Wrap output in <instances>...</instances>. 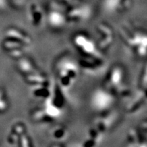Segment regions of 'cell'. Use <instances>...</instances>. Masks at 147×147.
<instances>
[{
  "label": "cell",
  "instance_id": "obj_18",
  "mask_svg": "<svg viewBox=\"0 0 147 147\" xmlns=\"http://www.w3.org/2000/svg\"><path fill=\"white\" fill-rule=\"evenodd\" d=\"M7 0H0V10L1 9H4L7 5Z\"/></svg>",
  "mask_w": 147,
  "mask_h": 147
},
{
  "label": "cell",
  "instance_id": "obj_15",
  "mask_svg": "<svg viewBox=\"0 0 147 147\" xmlns=\"http://www.w3.org/2000/svg\"><path fill=\"white\" fill-rule=\"evenodd\" d=\"M132 0H120V8H119V12L120 11L126 10L131 6Z\"/></svg>",
  "mask_w": 147,
  "mask_h": 147
},
{
  "label": "cell",
  "instance_id": "obj_8",
  "mask_svg": "<svg viewBox=\"0 0 147 147\" xmlns=\"http://www.w3.org/2000/svg\"><path fill=\"white\" fill-rule=\"evenodd\" d=\"M5 36L10 40H14L23 44L25 46H27L32 43V39L28 35L23 32L18 30L15 28H10L5 32Z\"/></svg>",
  "mask_w": 147,
  "mask_h": 147
},
{
  "label": "cell",
  "instance_id": "obj_2",
  "mask_svg": "<svg viewBox=\"0 0 147 147\" xmlns=\"http://www.w3.org/2000/svg\"><path fill=\"white\" fill-rule=\"evenodd\" d=\"M74 42L76 47L84 54L91 56V57L100 58V53L97 51L94 43L87 36L84 34L76 35L74 37Z\"/></svg>",
  "mask_w": 147,
  "mask_h": 147
},
{
  "label": "cell",
  "instance_id": "obj_4",
  "mask_svg": "<svg viewBox=\"0 0 147 147\" xmlns=\"http://www.w3.org/2000/svg\"><path fill=\"white\" fill-rule=\"evenodd\" d=\"M91 12L87 5H71L65 12V16L67 21L80 22L87 19Z\"/></svg>",
  "mask_w": 147,
  "mask_h": 147
},
{
  "label": "cell",
  "instance_id": "obj_17",
  "mask_svg": "<svg viewBox=\"0 0 147 147\" xmlns=\"http://www.w3.org/2000/svg\"><path fill=\"white\" fill-rule=\"evenodd\" d=\"M10 1L16 6H18V5H23L25 3V0H10Z\"/></svg>",
  "mask_w": 147,
  "mask_h": 147
},
{
  "label": "cell",
  "instance_id": "obj_5",
  "mask_svg": "<svg viewBox=\"0 0 147 147\" xmlns=\"http://www.w3.org/2000/svg\"><path fill=\"white\" fill-rule=\"evenodd\" d=\"M61 7L56 5L49 11L47 14V21L49 25L53 28H61L67 23L65 13L61 10Z\"/></svg>",
  "mask_w": 147,
  "mask_h": 147
},
{
  "label": "cell",
  "instance_id": "obj_11",
  "mask_svg": "<svg viewBox=\"0 0 147 147\" xmlns=\"http://www.w3.org/2000/svg\"><path fill=\"white\" fill-rule=\"evenodd\" d=\"M18 68L22 73L25 74H30L36 72V69L34 66L31 63L28 59H22L18 61Z\"/></svg>",
  "mask_w": 147,
  "mask_h": 147
},
{
  "label": "cell",
  "instance_id": "obj_3",
  "mask_svg": "<svg viewBox=\"0 0 147 147\" xmlns=\"http://www.w3.org/2000/svg\"><path fill=\"white\" fill-rule=\"evenodd\" d=\"M123 70L120 66H115L110 69L106 78L105 86L108 89L119 91L122 89Z\"/></svg>",
  "mask_w": 147,
  "mask_h": 147
},
{
  "label": "cell",
  "instance_id": "obj_10",
  "mask_svg": "<svg viewBox=\"0 0 147 147\" xmlns=\"http://www.w3.org/2000/svg\"><path fill=\"white\" fill-rule=\"evenodd\" d=\"M26 80L29 83L34 84V85H45L47 86L48 80L46 77L41 74L35 72L27 74L26 76Z\"/></svg>",
  "mask_w": 147,
  "mask_h": 147
},
{
  "label": "cell",
  "instance_id": "obj_13",
  "mask_svg": "<svg viewBox=\"0 0 147 147\" xmlns=\"http://www.w3.org/2000/svg\"><path fill=\"white\" fill-rule=\"evenodd\" d=\"M146 96H145V91H141L138 93V95H137V96L134 98L133 102H131V104H130L127 107V110L129 112H134L136 110H137L140 106L142 104L144 100H145Z\"/></svg>",
  "mask_w": 147,
  "mask_h": 147
},
{
  "label": "cell",
  "instance_id": "obj_14",
  "mask_svg": "<svg viewBox=\"0 0 147 147\" xmlns=\"http://www.w3.org/2000/svg\"><path fill=\"white\" fill-rule=\"evenodd\" d=\"M38 87L33 90V93L36 97H49V89L47 88V86L45 85H37Z\"/></svg>",
  "mask_w": 147,
  "mask_h": 147
},
{
  "label": "cell",
  "instance_id": "obj_12",
  "mask_svg": "<svg viewBox=\"0 0 147 147\" xmlns=\"http://www.w3.org/2000/svg\"><path fill=\"white\" fill-rule=\"evenodd\" d=\"M103 8L108 13H114L117 11L119 12L120 0H104Z\"/></svg>",
  "mask_w": 147,
  "mask_h": 147
},
{
  "label": "cell",
  "instance_id": "obj_9",
  "mask_svg": "<svg viewBox=\"0 0 147 147\" xmlns=\"http://www.w3.org/2000/svg\"><path fill=\"white\" fill-rule=\"evenodd\" d=\"M29 18L33 25L39 26L41 25L44 19V11L40 5L32 3L30 5L28 11Z\"/></svg>",
  "mask_w": 147,
  "mask_h": 147
},
{
  "label": "cell",
  "instance_id": "obj_6",
  "mask_svg": "<svg viewBox=\"0 0 147 147\" xmlns=\"http://www.w3.org/2000/svg\"><path fill=\"white\" fill-rule=\"evenodd\" d=\"M59 76H66L75 82L78 74V67L74 62L66 59L59 65Z\"/></svg>",
  "mask_w": 147,
  "mask_h": 147
},
{
  "label": "cell",
  "instance_id": "obj_7",
  "mask_svg": "<svg viewBox=\"0 0 147 147\" xmlns=\"http://www.w3.org/2000/svg\"><path fill=\"white\" fill-rule=\"evenodd\" d=\"M97 31L100 32L102 39L100 42V47L106 49L111 45L113 40V32L112 29L105 24H100L97 27Z\"/></svg>",
  "mask_w": 147,
  "mask_h": 147
},
{
  "label": "cell",
  "instance_id": "obj_16",
  "mask_svg": "<svg viewBox=\"0 0 147 147\" xmlns=\"http://www.w3.org/2000/svg\"><path fill=\"white\" fill-rule=\"evenodd\" d=\"M66 133H67L66 130L64 128L61 127H59L55 128L54 131H53V135H54V136L57 137V138L59 137V135H60L59 138L63 137V136L66 135Z\"/></svg>",
  "mask_w": 147,
  "mask_h": 147
},
{
  "label": "cell",
  "instance_id": "obj_1",
  "mask_svg": "<svg viewBox=\"0 0 147 147\" xmlns=\"http://www.w3.org/2000/svg\"><path fill=\"white\" fill-rule=\"evenodd\" d=\"M114 101L113 95L108 90L99 89L92 93L91 105L97 111L103 112L111 107Z\"/></svg>",
  "mask_w": 147,
  "mask_h": 147
}]
</instances>
